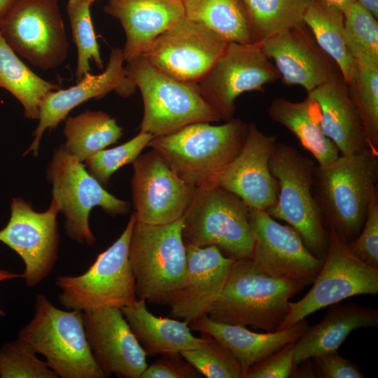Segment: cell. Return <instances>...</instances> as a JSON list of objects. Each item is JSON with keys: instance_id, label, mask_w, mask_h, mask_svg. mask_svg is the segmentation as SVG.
I'll list each match as a JSON object with an SVG mask.
<instances>
[{"instance_id": "cell-1", "label": "cell", "mask_w": 378, "mask_h": 378, "mask_svg": "<svg viewBox=\"0 0 378 378\" xmlns=\"http://www.w3.org/2000/svg\"><path fill=\"white\" fill-rule=\"evenodd\" d=\"M313 191L328 233L348 244L360 232L378 194V153L341 155L314 169Z\"/></svg>"}, {"instance_id": "cell-2", "label": "cell", "mask_w": 378, "mask_h": 378, "mask_svg": "<svg viewBox=\"0 0 378 378\" xmlns=\"http://www.w3.org/2000/svg\"><path fill=\"white\" fill-rule=\"evenodd\" d=\"M248 125L239 118L220 125H188L172 133L154 136L148 146L155 150L187 183L215 184L241 151Z\"/></svg>"}, {"instance_id": "cell-3", "label": "cell", "mask_w": 378, "mask_h": 378, "mask_svg": "<svg viewBox=\"0 0 378 378\" xmlns=\"http://www.w3.org/2000/svg\"><path fill=\"white\" fill-rule=\"evenodd\" d=\"M303 288L262 273L251 258L235 260L208 316L224 323L277 331L288 313L290 300Z\"/></svg>"}, {"instance_id": "cell-4", "label": "cell", "mask_w": 378, "mask_h": 378, "mask_svg": "<svg viewBox=\"0 0 378 378\" xmlns=\"http://www.w3.org/2000/svg\"><path fill=\"white\" fill-rule=\"evenodd\" d=\"M183 218L168 224L151 225L135 220L129 260L138 299L168 305L186 277Z\"/></svg>"}, {"instance_id": "cell-5", "label": "cell", "mask_w": 378, "mask_h": 378, "mask_svg": "<svg viewBox=\"0 0 378 378\" xmlns=\"http://www.w3.org/2000/svg\"><path fill=\"white\" fill-rule=\"evenodd\" d=\"M62 378H104L88 342L83 312L62 310L37 294L31 321L18 332Z\"/></svg>"}, {"instance_id": "cell-6", "label": "cell", "mask_w": 378, "mask_h": 378, "mask_svg": "<svg viewBox=\"0 0 378 378\" xmlns=\"http://www.w3.org/2000/svg\"><path fill=\"white\" fill-rule=\"evenodd\" d=\"M125 66L127 76L139 89L144 104L141 132L158 136L188 125L221 120L202 96L197 83L176 80L141 56Z\"/></svg>"}, {"instance_id": "cell-7", "label": "cell", "mask_w": 378, "mask_h": 378, "mask_svg": "<svg viewBox=\"0 0 378 378\" xmlns=\"http://www.w3.org/2000/svg\"><path fill=\"white\" fill-rule=\"evenodd\" d=\"M249 207L236 195L215 185L195 188L183 216L185 245L214 246L227 258H251L255 239Z\"/></svg>"}, {"instance_id": "cell-8", "label": "cell", "mask_w": 378, "mask_h": 378, "mask_svg": "<svg viewBox=\"0 0 378 378\" xmlns=\"http://www.w3.org/2000/svg\"><path fill=\"white\" fill-rule=\"evenodd\" d=\"M269 165L279 190L275 204L267 213L287 223L300 234L307 249L324 260L329 234L314 195V162L295 147L276 142Z\"/></svg>"}, {"instance_id": "cell-9", "label": "cell", "mask_w": 378, "mask_h": 378, "mask_svg": "<svg viewBox=\"0 0 378 378\" xmlns=\"http://www.w3.org/2000/svg\"><path fill=\"white\" fill-rule=\"evenodd\" d=\"M136 220L134 212L120 236L82 274L60 275L55 279L58 300L69 309L83 312L104 308L122 309L138 300L129 260V247Z\"/></svg>"}, {"instance_id": "cell-10", "label": "cell", "mask_w": 378, "mask_h": 378, "mask_svg": "<svg viewBox=\"0 0 378 378\" xmlns=\"http://www.w3.org/2000/svg\"><path fill=\"white\" fill-rule=\"evenodd\" d=\"M46 174L52 199L65 218L66 234L78 244L92 246L96 242L89 224L94 207H101L111 216L125 215L130 210L128 202L107 192L63 146L54 149Z\"/></svg>"}, {"instance_id": "cell-11", "label": "cell", "mask_w": 378, "mask_h": 378, "mask_svg": "<svg viewBox=\"0 0 378 378\" xmlns=\"http://www.w3.org/2000/svg\"><path fill=\"white\" fill-rule=\"evenodd\" d=\"M8 45L47 71L66 59L69 43L59 0H17L0 28Z\"/></svg>"}, {"instance_id": "cell-12", "label": "cell", "mask_w": 378, "mask_h": 378, "mask_svg": "<svg viewBox=\"0 0 378 378\" xmlns=\"http://www.w3.org/2000/svg\"><path fill=\"white\" fill-rule=\"evenodd\" d=\"M280 75L261 43L228 42L206 75L197 83L202 96L228 121L236 112L235 100L241 94L265 92L264 86Z\"/></svg>"}, {"instance_id": "cell-13", "label": "cell", "mask_w": 378, "mask_h": 378, "mask_svg": "<svg viewBox=\"0 0 378 378\" xmlns=\"http://www.w3.org/2000/svg\"><path fill=\"white\" fill-rule=\"evenodd\" d=\"M328 234V248L318 274L302 299L290 302L279 330L348 298L378 293V269L360 260L333 233Z\"/></svg>"}, {"instance_id": "cell-14", "label": "cell", "mask_w": 378, "mask_h": 378, "mask_svg": "<svg viewBox=\"0 0 378 378\" xmlns=\"http://www.w3.org/2000/svg\"><path fill=\"white\" fill-rule=\"evenodd\" d=\"M10 211L7 225L0 230V241L22 258V279L27 286L35 287L51 273L58 259L59 208L52 199L48 210L38 212L30 202L15 197Z\"/></svg>"}, {"instance_id": "cell-15", "label": "cell", "mask_w": 378, "mask_h": 378, "mask_svg": "<svg viewBox=\"0 0 378 378\" xmlns=\"http://www.w3.org/2000/svg\"><path fill=\"white\" fill-rule=\"evenodd\" d=\"M227 43L211 30L184 17L159 35L142 57L167 76L196 84Z\"/></svg>"}, {"instance_id": "cell-16", "label": "cell", "mask_w": 378, "mask_h": 378, "mask_svg": "<svg viewBox=\"0 0 378 378\" xmlns=\"http://www.w3.org/2000/svg\"><path fill=\"white\" fill-rule=\"evenodd\" d=\"M249 223L255 239L251 259L260 272L304 288L312 285L323 260L307 249L296 230L264 210L249 209Z\"/></svg>"}, {"instance_id": "cell-17", "label": "cell", "mask_w": 378, "mask_h": 378, "mask_svg": "<svg viewBox=\"0 0 378 378\" xmlns=\"http://www.w3.org/2000/svg\"><path fill=\"white\" fill-rule=\"evenodd\" d=\"M132 164L136 221L163 225L183 218L196 188L178 177L153 149L140 155Z\"/></svg>"}, {"instance_id": "cell-18", "label": "cell", "mask_w": 378, "mask_h": 378, "mask_svg": "<svg viewBox=\"0 0 378 378\" xmlns=\"http://www.w3.org/2000/svg\"><path fill=\"white\" fill-rule=\"evenodd\" d=\"M83 323L94 358L106 377L141 378L147 355L120 309L85 311Z\"/></svg>"}, {"instance_id": "cell-19", "label": "cell", "mask_w": 378, "mask_h": 378, "mask_svg": "<svg viewBox=\"0 0 378 378\" xmlns=\"http://www.w3.org/2000/svg\"><path fill=\"white\" fill-rule=\"evenodd\" d=\"M124 62L122 49L112 48L107 65L101 74L93 75L88 72L76 85L48 92L39 105L38 124L24 155L32 152L37 157L44 132L55 129L73 108L82 103L90 99H99L112 92L124 98L134 94L136 86L127 76Z\"/></svg>"}, {"instance_id": "cell-20", "label": "cell", "mask_w": 378, "mask_h": 378, "mask_svg": "<svg viewBox=\"0 0 378 378\" xmlns=\"http://www.w3.org/2000/svg\"><path fill=\"white\" fill-rule=\"evenodd\" d=\"M260 43L284 85H298L309 93L342 75L304 24L281 30Z\"/></svg>"}, {"instance_id": "cell-21", "label": "cell", "mask_w": 378, "mask_h": 378, "mask_svg": "<svg viewBox=\"0 0 378 378\" xmlns=\"http://www.w3.org/2000/svg\"><path fill=\"white\" fill-rule=\"evenodd\" d=\"M238 155L218 177L216 185L236 195L250 209L267 211L277 199L278 182L270 169V160L277 142L254 122Z\"/></svg>"}, {"instance_id": "cell-22", "label": "cell", "mask_w": 378, "mask_h": 378, "mask_svg": "<svg viewBox=\"0 0 378 378\" xmlns=\"http://www.w3.org/2000/svg\"><path fill=\"white\" fill-rule=\"evenodd\" d=\"M185 246L186 280L168 306L171 317L189 324L208 314L220 295L235 260L225 257L214 246Z\"/></svg>"}, {"instance_id": "cell-23", "label": "cell", "mask_w": 378, "mask_h": 378, "mask_svg": "<svg viewBox=\"0 0 378 378\" xmlns=\"http://www.w3.org/2000/svg\"><path fill=\"white\" fill-rule=\"evenodd\" d=\"M104 10L124 29L125 62L142 56L159 35L185 17L179 0H107Z\"/></svg>"}, {"instance_id": "cell-24", "label": "cell", "mask_w": 378, "mask_h": 378, "mask_svg": "<svg viewBox=\"0 0 378 378\" xmlns=\"http://www.w3.org/2000/svg\"><path fill=\"white\" fill-rule=\"evenodd\" d=\"M307 96L318 106L323 132L342 155L370 149L363 122L342 75L316 88Z\"/></svg>"}, {"instance_id": "cell-25", "label": "cell", "mask_w": 378, "mask_h": 378, "mask_svg": "<svg viewBox=\"0 0 378 378\" xmlns=\"http://www.w3.org/2000/svg\"><path fill=\"white\" fill-rule=\"evenodd\" d=\"M191 330L211 336L223 344L240 364L242 377L255 363L295 342L307 330L305 318L293 326L274 331L255 332L245 326L221 323L204 315L189 323Z\"/></svg>"}, {"instance_id": "cell-26", "label": "cell", "mask_w": 378, "mask_h": 378, "mask_svg": "<svg viewBox=\"0 0 378 378\" xmlns=\"http://www.w3.org/2000/svg\"><path fill=\"white\" fill-rule=\"evenodd\" d=\"M378 327V310L356 303L330 305L323 319L295 342L293 365L325 353L337 351L351 332Z\"/></svg>"}, {"instance_id": "cell-27", "label": "cell", "mask_w": 378, "mask_h": 378, "mask_svg": "<svg viewBox=\"0 0 378 378\" xmlns=\"http://www.w3.org/2000/svg\"><path fill=\"white\" fill-rule=\"evenodd\" d=\"M132 332L147 356L181 353L195 349L204 337H195L183 321L155 316L141 299L121 309Z\"/></svg>"}, {"instance_id": "cell-28", "label": "cell", "mask_w": 378, "mask_h": 378, "mask_svg": "<svg viewBox=\"0 0 378 378\" xmlns=\"http://www.w3.org/2000/svg\"><path fill=\"white\" fill-rule=\"evenodd\" d=\"M267 113L272 120L295 135L302 146L315 158L318 165H326L340 156L337 146L323 132L318 106L309 97L301 102L275 98L270 103Z\"/></svg>"}, {"instance_id": "cell-29", "label": "cell", "mask_w": 378, "mask_h": 378, "mask_svg": "<svg viewBox=\"0 0 378 378\" xmlns=\"http://www.w3.org/2000/svg\"><path fill=\"white\" fill-rule=\"evenodd\" d=\"M303 22L318 46L337 65L344 80L350 83L355 76L357 64L346 45L344 13L323 0H310Z\"/></svg>"}, {"instance_id": "cell-30", "label": "cell", "mask_w": 378, "mask_h": 378, "mask_svg": "<svg viewBox=\"0 0 378 378\" xmlns=\"http://www.w3.org/2000/svg\"><path fill=\"white\" fill-rule=\"evenodd\" d=\"M185 17L227 41L255 43L251 22L241 0H184Z\"/></svg>"}, {"instance_id": "cell-31", "label": "cell", "mask_w": 378, "mask_h": 378, "mask_svg": "<svg viewBox=\"0 0 378 378\" xmlns=\"http://www.w3.org/2000/svg\"><path fill=\"white\" fill-rule=\"evenodd\" d=\"M64 148L80 162L116 143L122 136V128L115 119L101 111L87 110L64 119Z\"/></svg>"}, {"instance_id": "cell-32", "label": "cell", "mask_w": 378, "mask_h": 378, "mask_svg": "<svg viewBox=\"0 0 378 378\" xmlns=\"http://www.w3.org/2000/svg\"><path fill=\"white\" fill-rule=\"evenodd\" d=\"M0 88L22 105L24 116L38 120L39 105L50 92L59 89L34 73L8 45L0 34Z\"/></svg>"}, {"instance_id": "cell-33", "label": "cell", "mask_w": 378, "mask_h": 378, "mask_svg": "<svg viewBox=\"0 0 378 378\" xmlns=\"http://www.w3.org/2000/svg\"><path fill=\"white\" fill-rule=\"evenodd\" d=\"M256 42L285 29L304 24L310 0H241Z\"/></svg>"}, {"instance_id": "cell-34", "label": "cell", "mask_w": 378, "mask_h": 378, "mask_svg": "<svg viewBox=\"0 0 378 378\" xmlns=\"http://www.w3.org/2000/svg\"><path fill=\"white\" fill-rule=\"evenodd\" d=\"M344 14L348 49L358 66L378 70L377 19L356 1Z\"/></svg>"}, {"instance_id": "cell-35", "label": "cell", "mask_w": 378, "mask_h": 378, "mask_svg": "<svg viewBox=\"0 0 378 378\" xmlns=\"http://www.w3.org/2000/svg\"><path fill=\"white\" fill-rule=\"evenodd\" d=\"M91 5L87 0H68L66 5L73 39L78 52L75 72L76 81L90 72V61H93L98 69L102 70L104 68L91 19Z\"/></svg>"}, {"instance_id": "cell-36", "label": "cell", "mask_w": 378, "mask_h": 378, "mask_svg": "<svg viewBox=\"0 0 378 378\" xmlns=\"http://www.w3.org/2000/svg\"><path fill=\"white\" fill-rule=\"evenodd\" d=\"M347 85L365 130L370 149L378 153V70L357 65L355 76Z\"/></svg>"}, {"instance_id": "cell-37", "label": "cell", "mask_w": 378, "mask_h": 378, "mask_svg": "<svg viewBox=\"0 0 378 378\" xmlns=\"http://www.w3.org/2000/svg\"><path fill=\"white\" fill-rule=\"evenodd\" d=\"M202 335L201 344L181 352L183 357L207 378H241L240 364L233 354L211 336Z\"/></svg>"}, {"instance_id": "cell-38", "label": "cell", "mask_w": 378, "mask_h": 378, "mask_svg": "<svg viewBox=\"0 0 378 378\" xmlns=\"http://www.w3.org/2000/svg\"><path fill=\"white\" fill-rule=\"evenodd\" d=\"M1 378H57L46 360L36 356L33 346L18 338L7 342L0 349Z\"/></svg>"}, {"instance_id": "cell-39", "label": "cell", "mask_w": 378, "mask_h": 378, "mask_svg": "<svg viewBox=\"0 0 378 378\" xmlns=\"http://www.w3.org/2000/svg\"><path fill=\"white\" fill-rule=\"evenodd\" d=\"M153 137L140 131L120 146L97 152L84 162L85 166L89 174L105 188L112 174L124 165L132 164Z\"/></svg>"}, {"instance_id": "cell-40", "label": "cell", "mask_w": 378, "mask_h": 378, "mask_svg": "<svg viewBox=\"0 0 378 378\" xmlns=\"http://www.w3.org/2000/svg\"><path fill=\"white\" fill-rule=\"evenodd\" d=\"M347 246L360 260L378 269V194L370 204L360 232Z\"/></svg>"}, {"instance_id": "cell-41", "label": "cell", "mask_w": 378, "mask_h": 378, "mask_svg": "<svg viewBox=\"0 0 378 378\" xmlns=\"http://www.w3.org/2000/svg\"><path fill=\"white\" fill-rule=\"evenodd\" d=\"M290 343L250 367L244 378H287L293 370V348Z\"/></svg>"}, {"instance_id": "cell-42", "label": "cell", "mask_w": 378, "mask_h": 378, "mask_svg": "<svg viewBox=\"0 0 378 378\" xmlns=\"http://www.w3.org/2000/svg\"><path fill=\"white\" fill-rule=\"evenodd\" d=\"M315 377L319 378H363L358 366L341 356L337 351L311 358Z\"/></svg>"}, {"instance_id": "cell-43", "label": "cell", "mask_w": 378, "mask_h": 378, "mask_svg": "<svg viewBox=\"0 0 378 378\" xmlns=\"http://www.w3.org/2000/svg\"><path fill=\"white\" fill-rule=\"evenodd\" d=\"M202 374L181 353L162 355L142 373L141 378H197Z\"/></svg>"}, {"instance_id": "cell-44", "label": "cell", "mask_w": 378, "mask_h": 378, "mask_svg": "<svg viewBox=\"0 0 378 378\" xmlns=\"http://www.w3.org/2000/svg\"><path fill=\"white\" fill-rule=\"evenodd\" d=\"M17 0H0V28Z\"/></svg>"}, {"instance_id": "cell-45", "label": "cell", "mask_w": 378, "mask_h": 378, "mask_svg": "<svg viewBox=\"0 0 378 378\" xmlns=\"http://www.w3.org/2000/svg\"><path fill=\"white\" fill-rule=\"evenodd\" d=\"M17 278H22V274L15 273L5 269H0V283L7 280H12ZM6 315V312L0 306V316Z\"/></svg>"}, {"instance_id": "cell-46", "label": "cell", "mask_w": 378, "mask_h": 378, "mask_svg": "<svg viewBox=\"0 0 378 378\" xmlns=\"http://www.w3.org/2000/svg\"><path fill=\"white\" fill-rule=\"evenodd\" d=\"M357 2L378 19V0H357Z\"/></svg>"}, {"instance_id": "cell-47", "label": "cell", "mask_w": 378, "mask_h": 378, "mask_svg": "<svg viewBox=\"0 0 378 378\" xmlns=\"http://www.w3.org/2000/svg\"><path fill=\"white\" fill-rule=\"evenodd\" d=\"M340 9L344 13L357 0H323Z\"/></svg>"}, {"instance_id": "cell-48", "label": "cell", "mask_w": 378, "mask_h": 378, "mask_svg": "<svg viewBox=\"0 0 378 378\" xmlns=\"http://www.w3.org/2000/svg\"><path fill=\"white\" fill-rule=\"evenodd\" d=\"M90 4H92L97 0H87Z\"/></svg>"}, {"instance_id": "cell-49", "label": "cell", "mask_w": 378, "mask_h": 378, "mask_svg": "<svg viewBox=\"0 0 378 378\" xmlns=\"http://www.w3.org/2000/svg\"><path fill=\"white\" fill-rule=\"evenodd\" d=\"M179 1H184V0H179Z\"/></svg>"}]
</instances>
